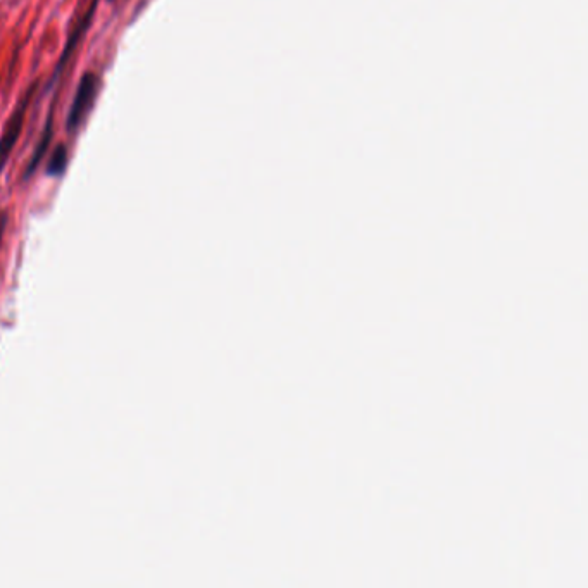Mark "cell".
Here are the masks:
<instances>
[{
  "mask_svg": "<svg viewBox=\"0 0 588 588\" xmlns=\"http://www.w3.org/2000/svg\"><path fill=\"white\" fill-rule=\"evenodd\" d=\"M99 90H101V76L97 75L95 71H85L82 78H80V82L76 85L73 102L69 107L68 118H66V130H68V133L73 135L82 128L88 114L94 109Z\"/></svg>",
  "mask_w": 588,
  "mask_h": 588,
  "instance_id": "6da1fadb",
  "label": "cell"
},
{
  "mask_svg": "<svg viewBox=\"0 0 588 588\" xmlns=\"http://www.w3.org/2000/svg\"><path fill=\"white\" fill-rule=\"evenodd\" d=\"M40 82H33L25 95L19 99L18 104L14 107L11 118L7 119L6 126H4V132L0 135V176L4 173L9 159L13 156L14 147L18 145L23 128H25L26 116H28V109L32 104L33 97L37 94Z\"/></svg>",
  "mask_w": 588,
  "mask_h": 588,
  "instance_id": "7a4b0ae2",
  "label": "cell"
},
{
  "mask_svg": "<svg viewBox=\"0 0 588 588\" xmlns=\"http://www.w3.org/2000/svg\"><path fill=\"white\" fill-rule=\"evenodd\" d=\"M97 7H99V0H92V4L88 6L87 13L83 14L82 19L78 21V25L75 26V30H71V35H69L68 42H66V45H64L63 54H61V57H59L56 69H54V73H52L51 80H49V83H47V90H51V88L56 87V82L59 80V76H61L64 68H66V64L69 63V57L73 56L76 49H78V45L82 44L83 37L87 35L88 28L92 26V21H94Z\"/></svg>",
  "mask_w": 588,
  "mask_h": 588,
  "instance_id": "3957f363",
  "label": "cell"
},
{
  "mask_svg": "<svg viewBox=\"0 0 588 588\" xmlns=\"http://www.w3.org/2000/svg\"><path fill=\"white\" fill-rule=\"evenodd\" d=\"M52 138H54V109L49 111V116H47V121H45L42 137L38 140L37 147H35V151H33L32 159H30V163L26 166L23 182H26L28 178H32V176L37 173V169L40 168V164L44 163V157L47 156V152H49Z\"/></svg>",
  "mask_w": 588,
  "mask_h": 588,
  "instance_id": "277c9868",
  "label": "cell"
},
{
  "mask_svg": "<svg viewBox=\"0 0 588 588\" xmlns=\"http://www.w3.org/2000/svg\"><path fill=\"white\" fill-rule=\"evenodd\" d=\"M69 163L68 145L57 144L56 149L52 151L51 156L47 159V166H45V173L49 176L63 175Z\"/></svg>",
  "mask_w": 588,
  "mask_h": 588,
  "instance_id": "5b68a950",
  "label": "cell"
},
{
  "mask_svg": "<svg viewBox=\"0 0 588 588\" xmlns=\"http://www.w3.org/2000/svg\"><path fill=\"white\" fill-rule=\"evenodd\" d=\"M7 223H9V214L6 211H2L0 213V245H2V240H4V235H6Z\"/></svg>",
  "mask_w": 588,
  "mask_h": 588,
  "instance_id": "8992f818",
  "label": "cell"
},
{
  "mask_svg": "<svg viewBox=\"0 0 588 588\" xmlns=\"http://www.w3.org/2000/svg\"><path fill=\"white\" fill-rule=\"evenodd\" d=\"M107 2H113V0H107Z\"/></svg>",
  "mask_w": 588,
  "mask_h": 588,
  "instance_id": "52a82bcc",
  "label": "cell"
}]
</instances>
